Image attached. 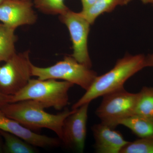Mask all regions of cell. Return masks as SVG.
Segmentation results:
<instances>
[{
	"mask_svg": "<svg viewBox=\"0 0 153 153\" xmlns=\"http://www.w3.org/2000/svg\"><path fill=\"white\" fill-rule=\"evenodd\" d=\"M148 67L146 56L126 54L119 59L109 71L97 76L90 87L72 105L74 110L94 100L123 88L126 81L137 72Z\"/></svg>",
	"mask_w": 153,
	"mask_h": 153,
	"instance_id": "cell-1",
	"label": "cell"
},
{
	"mask_svg": "<svg viewBox=\"0 0 153 153\" xmlns=\"http://www.w3.org/2000/svg\"><path fill=\"white\" fill-rule=\"evenodd\" d=\"M45 108L40 102L28 100L7 103L0 110L8 117L27 128L33 130L49 129L57 134L61 140L64 120L74 110L67 108L63 112L54 114L46 112Z\"/></svg>",
	"mask_w": 153,
	"mask_h": 153,
	"instance_id": "cell-2",
	"label": "cell"
},
{
	"mask_svg": "<svg viewBox=\"0 0 153 153\" xmlns=\"http://www.w3.org/2000/svg\"><path fill=\"white\" fill-rule=\"evenodd\" d=\"M74 85L64 80L30 79L24 88L11 96L10 103L32 100L40 102L45 108L61 110L68 104V91Z\"/></svg>",
	"mask_w": 153,
	"mask_h": 153,
	"instance_id": "cell-3",
	"label": "cell"
},
{
	"mask_svg": "<svg viewBox=\"0 0 153 153\" xmlns=\"http://www.w3.org/2000/svg\"><path fill=\"white\" fill-rule=\"evenodd\" d=\"M32 76L40 79H61L76 84L87 90L97 76L95 71L77 62L71 56L55 65L46 68L38 67L32 64Z\"/></svg>",
	"mask_w": 153,
	"mask_h": 153,
	"instance_id": "cell-4",
	"label": "cell"
},
{
	"mask_svg": "<svg viewBox=\"0 0 153 153\" xmlns=\"http://www.w3.org/2000/svg\"><path fill=\"white\" fill-rule=\"evenodd\" d=\"M139 93H131L120 88L103 96L96 114L101 122L114 128L120 123L132 115L138 98Z\"/></svg>",
	"mask_w": 153,
	"mask_h": 153,
	"instance_id": "cell-5",
	"label": "cell"
},
{
	"mask_svg": "<svg viewBox=\"0 0 153 153\" xmlns=\"http://www.w3.org/2000/svg\"><path fill=\"white\" fill-rule=\"evenodd\" d=\"M0 66V92L13 95L27 84L32 76L29 52L16 54Z\"/></svg>",
	"mask_w": 153,
	"mask_h": 153,
	"instance_id": "cell-6",
	"label": "cell"
},
{
	"mask_svg": "<svg viewBox=\"0 0 153 153\" xmlns=\"http://www.w3.org/2000/svg\"><path fill=\"white\" fill-rule=\"evenodd\" d=\"M59 18L70 33L73 49L71 56L77 62L91 68L92 63L87 44L91 25L79 12L75 13L69 9L60 15Z\"/></svg>",
	"mask_w": 153,
	"mask_h": 153,
	"instance_id": "cell-7",
	"label": "cell"
},
{
	"mask_svg": "<svg viewBox=\"0 0 153 153\" xmlns=\"http://www.w3.org/2000/svg\"><path fill=\"white\" fill-rule=\"evenodd\" d=\"M89 103L74 109L66 118L62 127L61 140L67 147L82 153L85 148L88 111Z\"/></svg>",
	"mask_w": 153,
	"mask_h": 153,
	"instance_id": "cell-8",
	"label": "cell"
},
{
	"mask_svg": "<svg viewBox=\"0 0 153 153\" xmlns=\"http://www.w3.org/2000/svg\"><path fill=\"white\" fill-rule=\"evenodd\" d=\"M33 4L31 0H5L0 5V21L15 29L33 25L37 19Z\"/></svg>",
	"mask_w": 153,
	"mask_h": 153,
	"instance_id": "cell-9",
	"label": "cell"
},
{
	"mask_svg": "<svg viewBox=\"0 0 153 153\" xmlns=\"http://www.w3.org/2000/svg\"><path fill=\"white\" fill-rule=\"evenodd\" d=\"M0 130L13 134L34 146L41 148L57 146L59 140L36 133L13 119L8 117L0 110Z\"/></svg>",
	"mask_w": 153,
	"mask_h": 153,
	"instance_id": "cell-10",
	"label": "cell"
},
{
	"mask_svg": "<svg viewBox=\"0 0 153 153\" xmlns=\"http://www.w3.org/2000/svg\"><path fill=\"white\" fill-rule=\"evenodd\" d=\"M91 129L97 153H120L129 143L124 139L119 131L102 123L94 125Z\"/></svg>",
	"mask_w": 153,
	"mask_h": 153,
	"instance_id": "cell-11",
	"label": "cell"
},
{
	"mask_svg": "<svg viewBox=\"0 0 153 153\" xmlns=\"http://www.w3.org/2000/svg\"><path fill=\"white\" fill-rule=\"evenodd\" d=\"M119 125L130 129L139 138L153 136V117L134 114L122 120Z\"/></svg>",
	"mask_w": 153,
	"mask_h": 153,
	"instance_id": "cell-12",
	"label": "cell"
},
{
	"mask_svg": "<svg viewBox=\"0 0 153 153\" xmlns=\"http://www.w3.org/2000/svg\"><path fill=\"white\" fill-rule=\"evenodd\" d=\"M125 5L126 0H97L87 10L79 13L92 25L102 14L112 12L117 6Z\"/></svg>",
	"mask_w": 153,
	"mask_h": 153,
	"instance_id": "cell-13",
	"label": "cell"
},
{
	"mask_svg": "<svg viewBox=\"0 0 153 153\" xmlns=\"http://www.w3.org/2000/svg\"><path fill=\"white\" fill-rule=\"evenodd\" d=\"M15 30L4 24L0 25V62L8 61L16 54Z\"/></svg>",
	"mask_w": 153,
	"mask_h": 153,
	"instance_id": "cell-14",
	"label": "cell"
},
{
	"mask_svg": "<svg viewBox=\"0 0 153 153\" xmlns=\"http://www.w3.org/2000/svg\"><path fill=\"white\" fill-rule=\"evenodd\" d=\"M0 135L4 139V153H34V146L13 134L0 130Z\"/></svg>",
	"mask_w": 153,
	"mask_h": 153,
	"instance_id": "cell-15",
	"label": "cell"
},
{
	"mask_svg": "<svg viewBox=\"0 0 153 153\" xmlns=\"http://www.w3.org/2000/svg\"><path fill=\"white\" fill-rule=\"evenodd\" d=\"M138 93L134 114L153 117V87L144 86Z\"/></svg>",
	"mask_w": 153,
	"mask_h": 153,
	"instance_id": "cell-16",
	"label": "cell"
},
{
	"mask_svg": "<svg viewBox=\"0 0 153 153\" xmlns=\"http://www.w3.org/2000/svg\"><path fill=\"white\" fill-rule=\"evenodd\" d=\"M64 0H34V5L36 8L45 13L60 15L68 9Z\"/></svg>",
	"mask_w": 153,
	"mask_h": 153,
	"instance_id": "cell-17",
	"label": "cell"
},
{
	"mask_svg": "<svg viewBox=\"0 0 153 153\" xmlns=\"http://www.w3.org/2000/svg\"><path fill=\"white\" fill-rule=\"evenodd\" d=\"M120 153H153V136L129 142Z\"/></svg>",
	"mask_w": 153,
	"mask_h": 153,
	"instance_id": "cell-18",
	"label": "cell"
},
{
	"mask_svg": "<svg viewBox=\"0 0 153 153\" xmlns=\"http://www.w3.org/2000/svg\"><path fill=\"white\" fill-rule=\"evenodd\" d=\"M11 96L6 95L0 92V109L7 103H10Z\"/></svg>",
	"mask_w": 153,
	"mask_h": 153,
	"instance_id": "cell-19",
	"label": "cell"
},
{
	"mask_svg": "<svg viewBox=\"0 0 153 153\" xmlns=\"http://www.w3.org/2000/svg\"><path fill=\"white\" fill-rule=\"evenodd\" d=\"M97 0H81L82 5V11H85L90 7Z\"/></svg>",
	"mask_w": 153,
	"mask_h": 153,
	"instance_id": "cell-20",
	"label": "cell"
},
{
	"mask_svg": "<svg viewBox=\"0 0 153 153\" xmlns=\"http://www.w3.org/2000/svg\"><path fill=\"white\" fill-rule=\"evenodd\" d=\"M148 67H153V53L146 56Z\"/></svg>",
	"mask_w": 153,
	"mask_h": 153,
	"instance_id": "cell-21",
	"label": "cell"
},
{
	"mask_svg": "<svg viewBox=\"0 0 153 153\" xmlns=\"http://www.w3.org/2000/svg\"><path fill=\"white\" fill-rule=\"evenodd\" d=\"M143 4H152L153 5V0H141Z\"/></svg>",
	"mask_w": 153,
	"mask_h": 153,
	"instance_id": "cell-22",
	"label": "cell"
},
{
	"mask_svg": "<svg viewBox=\"0 0 153 153\" xmlns=\"http://www.w3.org/2000/svg\"><path fill=\"white\" fill-rule=\"evenodd\" d=\"M3 145H4V143H2L1 141V139H0V153L4 152V151H3Z\"/></svg>",
	"mask_w": 153,
	"mask_h": 153,
	"instance_id": "cell-23",
	"label": "cell"
},
{
	"mask_svg": "<svg viewBox=\"0 0 153 153\" xmlns=\"http://www.w3.org/2000/svg\"><path fill=\"white\" fill-rule=\"evenodd\" d=\"M132 1H133V0H126V4H127L129 3L130 2Z\"/></svg>",
	"mask_w": 153,
	"mask_h": 153,
	"instance_id": "cell-24",
	"label": "cell"
},
{
	"mask_svg": "<svg viewBox=\"0 0 153 153\" xmlns=\"http://www.w3.org/2000/svg\"><path fill=\"white\" fill-rule=\"evenodd\" d=\"M5 0H0V5L2 4L3 2H4Z\"/></svg>",
	"mask_w": 153,
	"mask_h": 153,
	"instance_id": "cell-25",
	"label": "cell"
},
{
	"mask_svg": "<svg viewBox=\"0 0 153 153\" xmlns=\"http://www.w3.org/2000/svg\"></svg>",
	"mask_w": 153,
	"mask_h": 153,
	"instance_id": "cell-26",
	"label": "cell"
}]
</instances>
